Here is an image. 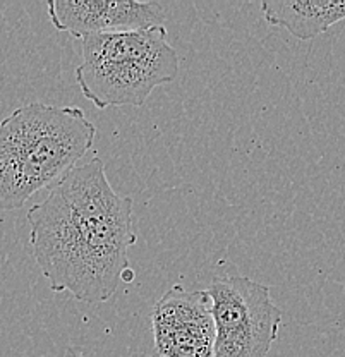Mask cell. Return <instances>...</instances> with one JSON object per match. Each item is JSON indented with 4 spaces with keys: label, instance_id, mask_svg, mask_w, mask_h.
Here are the masks:
<instances>
[{
    "label": "cell",
    "instance_id": "7",
    "mask_svg": "<svg viewBox=\"0 0 345 357\" xmlns=\"http://www.w3.org/2000/svg\"><path fill=\"white\" fill-rule=\"evenodd\" d=\"M261 13L268 24L307 42L345 20V0H265Z\"/></svg>",
    "mask_w": 345,
    "mask_h": 357
},
{
    "label": "cell",
    "instance_id": "1",
    "mask_svg": "<svg viewBox=\"0 0 345 357\" xmlns=\"http://www.w3.org/2000/svg\"><path fill=\"white\" fill-rule=\"evenodd\" d=\"M26 218L33 256L54 292L96 304L135 280L132 199L115 192L102 158L74 167Z\"/></svg>",
    "mask_w": 345,
    "mask_h": 357
},
{
    "label": "cell",
    "instance_id": "2",
    "mask_svg": "<svg viewBox=\"0 0 345 357\" xmlns=\"http://www.w3.org/2000/svg\"><path fill=\"white\" fill-rule=\"evenodd\" d=\"M96 128L79 107L33 102L0 122V210L57 184L91 150Z\"/></svg>",
    "mask_w": 345,
    "mask_h": 357
},
{
    "label": "cell",
    "instance_id": "6",
    "mask_svg": "<svg viewBox=\"0 0 345 357\" xmlns=\"http://www.w3.org/2000/svg\"><path fill=\"white\" fill-rule=\"evenodd\" d=\"M47 13L59 31L79 40L98 33L155 28L167 20L163 3L138 0H48Z\"/></svg>",
    "mask_w": 345,
    "mask_h": 357
},
{
    "label": "cell",
    "instance_id": "3",
    "mask_svg": "<svg viewBox=\"0 0 345 357\" xmlns=\"http://www.w3.org/2000/svg\"><path fill=\"white\" fill-rule=\"evenodd\" d=\"M81 50L83 62L74 79L100 110L141 107L155 88L179 74L181 59L167 40L165 26L84 36Z\"/></svg>",
    "mask_w": 345,
    "mask_h": 357
},
{
    "label": "cell",
    "instance_id": "5",
    "mask_svg": "<svg viewBox=\"0 0 345 357\" xmlns=\"http://www.w3.org/2000/svg\"><path fill=\"white\" fill-rule=\"evenodd\" d=\"M155 349L160 357H213L215 321L208 290L174 285L153 307Z\"/></svg>",
    "mask_w": 345,
    "mask_h": 357
},
{
    "label": "cell",
    "instance_id": "4",
    "mask_svg": "<svg viewBox=\"0 0 345 357\" xmlns=\"http://www.w3.org/2000/svg\"><path fill=\"white\" fill-rule=\"evenodd\" d=\"M206 290L215 321L213 357L268 356L282 323V311L270 287L233 275L215 278Z\"/></svg>",
    "mask_w": 345,
    "mask_h": 357
}]
</instances>
